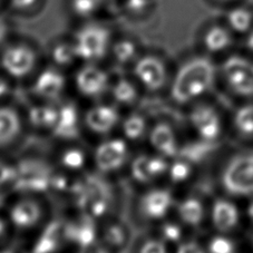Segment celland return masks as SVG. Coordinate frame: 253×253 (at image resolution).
Here are the masks:
<instances>
[{
    "label": "cell",
    "instance_id": "cell-1",
    "mask_svg": "<svg viewBox=\"0 0 253 253\" xmlns=\"http://www.w3.org/2000/svg\"><path fill=\"white\" fill-rule=\"evenodd\" d=\"M214 64L207 57H194L178 68L169 84V95L177 105L194 104L212 89L215 82Z\"/></svg>",
    "mask_w": 253,
    "mask_h": 253
},
{
    "label": "cell",
    "instance_id": "cell-2",
    "mask_svg": "<svg viewBox=\"0 0 253 253\" xmlns=\"http://www.w3.org/2000/svg\"><path fill=\"white\" fill-rule=\"evenodd\" d=\"M72 41L80 63L98 64L110 55L114 37L106 24L90 20L82 23L74 33Z\"/></svg>",
    "mask_w": 253,
    "mask_h": 253
},
{
    "label": "cell",
    "instance_id": "cell-3",
    "mask_svg": "<svg viewBox=\"0 0 253 253\" xmlns=\"http://www.w3.org/2000/svg\"><path fill=\"white\" fill-rule=\"evenodd\" d=\"M38 64V50L28 42H7L0 48V71L12 81L32 78L37 72Z\"/></svg>",
    "mask_w": 253,
    "mask_h": 253
},
{
    "label": "cell",
    "instance_id": "cell-4",
    "mask_svg": "<svg viewBox=\"0 0 253 253\" xmlns=\"http://www.w3.org/2000/svg\"><path fill=\"white\" fill-rule=\"evenodd\" d=\"M46 214L45 203L37 195L18 194L6 204L5 216L10 228L20 233L38 231L47 221Z\"/></svg>",
    "mask_w": 253,
    "mask_h": 253
},
{
    "label": "cell",
    "instance_id": "cell-5",
    "mask_svg": "<svg viewBox=\"0 0 253 253\" xmlns=\"http://www.w3.org/2000/svg\"><path fill=\"white\" fill-rule=\"evenodd\" d=\"M220 183L231 196L253 198V153L231 158L222 169Z\"/></svg>",
    "mask_w": 253,
    "mask_h": 253
},
{
    "label": "cell",
    "instance_id": "cell-6",
    "mask_svg": "<svg viewBox=\"0 0 253 253\" xmlns=\"http://www.w3.org/2000/svg\"><path fill=\"white\" fill-rule=\"evenodd\" d=\"M17 176L12 191L17 194L42 195L49 193L54 169L42 160L27 158L16 162Z\"/></svg>",
    "mask_w": 253,
    "mask_h": 253
},
{
    "label": "cell",
    "instance_id": "cell-7",
    "mask_svg": "<svg viewBox=\"0 0 253 253\" xmlns=\"http://www.w3.org/2000/svg\"><path fill=\"white\" fill-rule=\"evenodd\" d=\"M129 159V143L121 135L104 137L91 152V163L104 175L120 172L128 165Z\"/></svg>",
    "mask_w": 253,
    "mask_h": 253
},
{
    "label": "cell",
    "instance_id": "cell-8",
    "mask_svg": "<svg viewBox=\"0 0 253 253\" xmlns=\"http://www.w3.org/2000/svg\"><path fill=\"white\" fill-rule=\"evenodd\" d=\"M111 76L95 63H83L74 74L73 86L81 97L96 102L108 94Z\"/></svg>",
    "mask_w": 253,
    "mask_h": 253
},
{
    "label": "cell",
    "instance_id": "cell-9",
    "mask_svg": "<svg viewBox=\"0 0 253 253\" xmlns=\"http://www.w3.org/2000/svg\"><path fill=\"white\" fill-rule=\"evenodd\" d=\"M67 85L65 71L50 64L35 73L30 84V94L39 102L58 103L66 91Z\"/></svg>",
    "mask_w": 253,
    "mask_h": 253
},
{
    "label": "cell",
    "instance_id": "cell-10",
    "mask_svg": "<svg viewBox=\"0 0 253 253\" xmlns=\"http://www.w3.org/2000/svg\"><path fill=\"white\" fill-rule=\"evenodd\" d=\"M132 75L138 86L150 93L160 91L169 83L167 64L156 55H139L132 64Z\"/></svg>",
    "mask_w": 253,
    "mask_h": 253
},
{
    "label": "cell",
    "instance_id": "cell-11",
    "mask_svg": "<svg viewBox=\"0 0 253 253\" xmlns=\"http://www.w3.org/2000/svg\"><path fill=\"white\" fill-rule=\"evenodd\" d=\"M83 127L89 134L99 137L111 136L119 129L122 120L120 107L114 103L96 102L83 112Z\"/></svg>",
    "mask_w": 253,
    "mask_h": 253
},
{
    "label": "cell",
    "instance_id": "cell-12",
    "mask_svg": "<svg viewBox=\"0 0 253 253\" xmlns=\"http://www.w3.org/2000/svg\"><path fill=\"white\" fill-rule=\"evenodd\" d=\"M222 76L230 90L240 97H253V63L241 56L233 55L224 60Z\"/></svg>",
    "mask_w": 253,
    "mask_h": 253
},
{
    "label": "cell",
    "instance_id": "cell-13",
    "mask_svg": "<svg viewBox=\"0 0 253 253\" xmlns=\"http://www.w3.org/2000/svg\"><path fill=\"white\" fill-rule=\"evenodd\" d=\"M174 209V195L165 187H151L143 192L137 202L139 216L147 222H162Z\"/></svg>",
    "mask_w": 253,
    "mask_h": 253
},
{
    "label": "cell",
    "instance_id": "cell-14",
    "mask_svg": "<svg viewBox=\"0 0 253 253\" xmlns=\"http://www.w3.org/2000/svg\"><path fill=\"white\" fill-rule=\"evenodd\" d=\"M189 123L198 138L217 143L223 134V120L220 112L210 104H195L189 113Z\"/></svg>",
    "mask_w": 253,
    "mask_h": 253
},
{
    "label": "cell",
    "instance_id": "cell-15",
    "mask_svg": "<svg viewBox=\"0 0 253 253\" xmlns=\"http://www.w3.org/2000/svg\"><path fill=\"white\" fill-rule=\"evenodd\" d=\"M169 160L156 153H141L130 159L129 176L139 185H150L167 176Z\"/></svg>",
    "mask_w": 253,
    "mask_h": 253
},
{
    "label": "cell",
    "instance_id": "cell-16",
    "mask_svg": "<svg viewBox=\"0 0 253 253\" xmlns=\"http://www.w3.org/2000/svg\"><path fill=\"white\" fill-rule=\"evenodd\" d=\"M83 113L75 103L58 102L57 103V119H56L50 135L58 141L65 143L76 142L81 136L83 127Z\"/></svg>",
    "mask_w": 253,
    "mask_h": 253
},
{
    "label": "cell",
    "instance_id": "cell-17",
    "mask_svg": "<svg viewBox=\"0 0 253 253\" xmlns=\"http://www.w3.org/2000/svg\"><path fill=\"white\" fill-rule=\"evenodd\" d=\"M146 139L154 153L168 160H172L180 154L182 144L175 128L169 122H158L150 126Z\"/></svg>",
    "mask_w": 253,
    "mask_h": 253
},
{
    "label": "cell",
    "instance_id": "cell-18",
    "mask_svg": "<svg viewBox=\"0 0 253 253\" xmlns=\"http://www.w3.org/2000/svg\"><path fill=\"white\" fill-rule=\"evenodd\" d=\"M210 222L217 233L229 234L237 230L242 221V212L239 206L228 198L213 201L209 209Z\"/></svg>",
    "mask_w": 253,
    "mask_h": 253
},
{
    "label": "cell",
    "instance_id": "cell-19",
    "mask_svg": "<svg viewBox=\"0 0 253 253\" xmlns=\"http://www.w3.org/2000/svg\"><path fill=\"white\" fill-rule=\"evenodd\" d=\"M25 127V117L16 107L0 104V152L16 145Z\"/></svg>",
    "mask_w": 253,
    "mask_h": 253
},
{
    "label": "cell",
    "instance_id": "cell-20",
    "mask_svg": "<svg viewBox=\"0 0 253 253\" xmlns=\"http://www.w3.org/2000/svg\"><path fill=\"white\" fill-rule=\"evenodd\" d=\"M95 222L89 216L84 214L83 219L64 222L65 240L82 249L88 250L94 247L96 240L98 239V232Z\"/></svg>",
    "mask_w": 253,
    "mask_h": 253
},
{
    "label": "cell",
    "instance_id": "cell-21",
    "mask_svg": "<svg viewBox=\"0 0 253 253\" xmlns=\"http://www.w3.org/2000/svg\"><path fill=\"white\" fill-rule=\"evenodd\" d=\"M89 162H91V154L86 151V148L77 145L75 142L65 144L56 155L57 169L73 175L82 173Z\"/></svg>",
    "mask_w": 253,
    "mask_h": 253
},
{
    "label": "cell",
    "instance_id": "cell-22",
    "mask_svg": "<svg viewBox=\"0 0 253 253\" xmlns=\"http://www.w3.org/2000/svg\"><path fill=\"white\" fill-rule=\"evenodd\" d=\"M39 231L30 253H57L63 242L66 241L63 221H46Z\"/></svg>",
    "mask_w": 253,
    "mask_h": 253
},
{
    "label": "cell",
    "instance_id": "cell-23",
    "mask_svg": "<svg viewBox=\"0 0 253 253\" xmlns=\"http://www.w3.org/2000/svg\"><path fill=\"white\" fill-rule=\"evenodd\" d=\"M177 220L185 228L196 229L204 223L209 215L204 201L195 195H189L175 204Z\"/></svg>",
    "mask_w": 253,
    "mask_h": 253
},
{
    "label": "cell",
    "instance_id": "cell-24",
    "mask_svg": "<svg viewBox=\"0 0 253 253\" xmlns=\"http://www.w3.org/2000/svg\"><path fill=\"white\" fill-rule=\"evenodd\" d=\"M26 126L37 132L50 133L57 119V103L39 102L30 105L25 113Z\"/></svg>",
    "mask_w": 253,
    "mask_h": 253
},
{
    "label": "cell",
    "instance_id": "cell-25",
    "mask_svg": "<svg viewBox=\"0 0 253 253\" xmlns=\"http://www.w3.org/2000/svg\"><path fill=\"white\" fill-rule=\"evenodd\" d=\"M139 88L136 82L132 77L120 76L112 80L108 95L112 103L119 107H132L139 98Z\"/></svg>",
    "mask_w": 253,
    "mask_h": 253
},
{
    "label": "cell",
    "instance_id": "cell-26",
    "mask_svg": "<svg viewBox=\"0 0 253 253\" xmlns=\"http://www.w3.org/2000/svg\"><path fill=\"white\" fill-rule=\"evenodd\" d=\"M119 129L121 130V136L130 144L141 142L143 138H146L150 125L143 114L132 112L122 116Z\"/></svg>",
    "mask_w": 253,
    "mask_h": 253
},
{
    "label": "cell",
    "instance_id": "cell-27",
    "mask_svg": "<svg viewBox=\"0 0 253 253\" xmlns=\"http://www.w3.org/2000/svg\"><path fill=\"white\" fill-rule=\"evenodd\" d=\"M48 56H49L50 64L63 71L72 68L77 63H80L72 38L59 39L54 42L48 51Z\"/></svg>",
    "mask_w": 253,
    "mask_h": 253
},
{
    "label": "cell",
    "instance_id": "cell-28",
    "mask_svg": "<svg viewBox=\"0 0 253 253\" xmlns=\"http://www.w3.org/2000/svg\"><path fill=\"white\" fill-rule=\"evenodd\" d=\"M112 0H68L71 15L82 23L97 20L98 15L106 10Z\"/></svg>",
    "mask_w": 253,
    "mask_h": 253
},
{
    "label": "cell",
    "instance_id": "cell-29",
    "mask_svg": "<svg viewBox=\"0 0 253 253\" xmlns=\"http://www.w3.org/2000/svg\"><path fill=\"white\" fill-rule=\"evenodd\" d=\"M233 43L232 33L223 26H212L203 36V46L210 54H222Z\"/></svg>",
    "mask_w": 253,
    "mask_h": 253
},
{
    "label": "cell",
    "instance_id": "cell-30",
    "mask_svg": "<svg viewBox=\"0 0 253 253\" xmlns=\"http://www.w3.org/2000/svg\"><path fill=\"white\" fill-rule=\"evenodd\" d=\"M108 56H111L119 66H132L139 56L138 45L130 38L121 37L114 39Z\"/></svg>",
    "mask_w": 253,
    "mask_h": 253
},
{
    "label": "cell",
    "instance_id": "cell-31",
    "mask_svg": "<svg viewBox=\"0 0 253 253\" xmlns=\"http://www.w3.org/2000/svg\"><path fill=\"white\" fill-rule=\"evenodd\" d=\"M215 144L203 141V139H195V141L182 144L180 154L178 156L186 159L194 165L206 162L215 150Z\"/></svg>",
    "mask_w": 253,
    "mask_h": 253
},
{
    "label": "cell",
    "instance_id": "cell-32",
    "mask_svg": "<svg viewBox=\"0 0 253 253\" xmlns=\"http://www.w3.org/2000/svg\"><path fill=\"white\" fill-rule=\"evenodd\" d=\"M98 238L102 239L106 248L119 250L127 243L128 232L123 223L117 221H110L99 231Z\"/></svg>",
    "mask_w": 253,
    "mask_h": 253
},
{
    "label": "cell",
    "instance_id": "cell-33",
    "mask_svg": "<svg viewBox=\"0 0 253 253\" xmlns=\"http://www.w3.org/2000/svg\"><path fill=\"white\" fill-rule=\"evenodd\" d=\"M195 165L193 163L182 156H176L169 160L167 177L174 185H183L193 177Z\"/></svg>",
    "mask_w": 253,
    "mask_h": 253
},
{
    "label": "cell",
    "instance_id": "cell-34",
    "mask_svg": "<svg viewBox=\"0 0 253 253\" xmlns=\"http://www.w3.org/2000/svg\"><path fill=\"white\" fill-rule=\"evenodd\" d=\"M232 123L241 136L253 137V103H246L239 106L233 113Z\"/></svg>",
    "mask_w": 253,
    "mask_h": 253
},
{
    "label": "cell",
    "instance_id": "cell-35",
    "mask_svg": "<svg viewBox=\"0 0 253 253\" xmlns=\"http://www.w3.org/2000/svg\"><path fill=\"white\" fill-rule=\"evenodd\" d=\"M226 23H228V28L232 33L246 34L251 32L253 16L246 8L237 7L228 12Z\"/></svg>",
    "mask_w": 253,
    "mask_h": 253
},
{
    "label": "cell",
    "instance_id": "cell-36",
    "mask_svg": "<svg viewBox=\"0 0 253 253\" xmlns=\"http://www.w3.org/2000/svg\"><path fill=\"white\" fill-rule=\"evenodd\" d=\"M184 228L178 220H168L161 222L159 234L160 239L167 244H178L184 238Z\"/></svg>",
    "mask_w": 253,
    "mask_h": 253
},
{
    "label": "cell",
    "instance_id": "cell-37",
    "mask_svg": "<svg viewBox=\"0 0 253 253\" xmlns=\"http://www.w3.org/2000/svg\"><path fill=\"white\" fill-rule=\"evenodd\" d=\"M116 6L121 12L128 17H141L151 9L152 0H116Z\"/></svg>",
    "mask_w": 253,
    "mask_h": 253
},
{
    "label": "cell",
    "instance_id": "cell-38",
    "mask_svg": "<svg viewBox=\"0 0 253 253\" xmlns=\"http://www.w3.org/2000/svg\"><path fill=\"white\" fill-rule=\"evenodd\" d=\"M208 253H237V244L229 234L216 233L207 244Z\"/></svg>",
    "mask_w": 253,
    "mask_h": 253
},
{
    "label": "cell",
    "instance_id": "cell-39",
    "mask_svg": "<svg viewBox=\"0 0 253 253\" xmlns=\"http://www.w3.org/2000/svg\"><path fill=\"white\" fill-rule=\"evenodd\" d=\"M17 176V165L6 159L0 158V189L2 191L14 187Z\"/></svg>",
    "mask_w": 253,
    "mask_h": 253
},
{
    "label": "cell",
    "instance_id": "cell-40",
    "mask_svg": "<svg viewBox=\"0 0 253 253\" xmlns=\"http://www.w3.org/2000/svg\"><path fill=\"white\" fill-rule=\"evenodd\" d=\"M42 0H7L8 8L10 10L21 15H27L34 12L41 7Z\"/></svg>",
    "mask_w": 253,
    "mask_h": 253
},
{
    "label": "cell",
    "instance_id": "cell-41",
    "mask_svg": "<svg viewBox=\"0 0 253 253\" xmlns=\"http://www.w3.org/2000/svg\"><path fill=\"white\" fill-rule=\"evenodd\" d=\"M137 253H169V244L160 238H151L142 242Z\"/></svg>",
    "mask_w": 253,
    "mask_h": 253
},
{
    "label": "cell",
    "instance_id": "cell-42",
    "mask_svg": "<svg viewBox=\"0 0 253 253\" xmlns=\"http://www.w3.org/2000/svg\"><path fill=\"white\" fill-rule=\"evenodd\" d=\"M12 80L0 71V104L7 103L12 93Z\"/></svg>",
    "mask_w": 253,
    "mask_h": 253
},
{
    "label": "cell",
    "instance_id": "cell-43",
    "mask_svg": "<svg viewBox=\"0 0 253 253\" xmlns=\"http://www.w3.org/2000/svg\"><path fill=\"white\" fill-rule=\"evenodd\" d=\"M175 253H208L207 248L195 241H182L177 244Z\"/></svg>",
    "mask_w": 253,
    "mask_h": 253
},
{
    "label": "cell",
    "instance_id": "cell-44",
    "mask_svg": "<svg viewBox=\"0 0 253 253\" xmlns=\"http://www.w3.org/2000/svg\"><path fill=\"white\" fill-rule=\"evenodd\" d=\"M10 26L5 16L0 12V48H1L8 42L9 36Z\"/></svg>",
    "mask_w": 253,
    "mask_h": 253
},
{
    "label": "cell",
    "instance_id": "cell-45",
    "mask_svg": "<svg viewBox=\"0 0 253 253\" xmlns=\"http://www.w3.org/2000/svg\"><path fill=\"white\" fill-rule=\"evenodd\" d=\"M11 231V228L5 214H0V243L5 241L8 238V234Z\"/></svg>",
    "mask_w": 253,
    "mask_h": 253
},
{
    "label": "cell",
    "instance_id": "cell-46",
    "mask_svg": "<svg viewBox=\"0 0 253 253\" xmlns=\"http://www.w3.org/2000/svg\"><path fill=\"white\" fill-rule=\"evenodd\" d=\"M246 215L248 217V220L250 221V223L253 225V200L250 202V204L247 207L246 210Z\"/></svg>",
    "mask_w": 253,
    "mask_h": 253
},
{
    "label": "cell",
    "instance_id": "cell-47",
    "mask_svg": "<svg viewBox=\"0 0 253 253\" xmlns=\"http://www.w3.org/2000/svg\"><path fill=\"white\" fill-rule=\"evenodd\" d=\"M247 46L249 48V50L253 54V30H251L250 34H249V37L247 39Z\"/></svg>",
    "mask_w": 253,
    "mask_h": 253
},
{
    "label": "cell",
    "instance_id": "cell-48",
    "mask_svg": "<svg viewBox=\"0 0 253 253\" xmlns=\"http://www.w3.org/2000/svg\"><path fill=\"white\" fill-rule=\"evenodd\" d=\"M5 204V191L0 189V208Z\"/></svg>",
    "mask_w": 253,
    "mask_h": 253
},
{
    "label": "cell",
    "instance_id": "cell-49",
    "mask_svg": "<svg viewBox=\"0 0 253 253\" xmlns=\"http://www.w3.org/2000/svg\"><path fill=\"white\" fill-rule=\"evenodd\" d=\"M0 253H14L9 250H0Z\"/></svg>",
    "mask_w": 253,
    "mask_h": 253
},
{
    "label": "cell",
    "instance_id": "cell-50",
    "mask_svg": "<svg viewBox=\"0 0 253 253\" xmlns=\"http://www.w3.org/2000/svg\"><path fill=\"white\" fill-rule=\"evenodd\" d=\"M3 3H7V0H0V7H1Z\"/></svg>",
    "mask_w": 253,
    "mask_h": 253
},
{
    "label": "cell",
    "instance_id": "cell-51",
    "mask_svg": "<svg viewBox=\"0 0 253 253\" xmlns=\"http://www.w3.org/2000/svg\"><path fill=\"white\" fill-rule=\"evenodd\" d=\"M83 251H84V253H89V249L88 250H83Z\"/></svg>",
    "mask_w": 253,
    "mask_h": 253
},
{
    "label": "cell",
    "instance_id": "cell-52",
    "mask_svg": "<svg viewBox=\"0 0 253 253\" xmlns=\"http://www.w3.org/2000/svg\"><path fill=\"white\" fill-rule=\"evenodd\" d=\"M252 238H253V225H252Z\"/></svg>",
    "mask_w": 253,
    "mask_h": 253
}]
</instances>
